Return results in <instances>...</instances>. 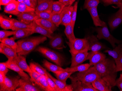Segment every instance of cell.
<instances>
[{
	"label": "cell",
	"mask_w": 122,
	"mask_h": 91,
	"mask_svg": "<svg viewBox=\"0 0 122 91\" xmlns=\"http://www.w3.org/2000/svg\"><path fill=\"white\" fill-rule=\"evenodd\" d=\"M39 0H37V1H39Z\"/></svg>",
	"instance_id": "58"
},
{
	"label": "cell",
	"mask_w": 122,
	"mask_h": 91,
	"mask_svg": "<svg viewBox=\"0 0 122 91\" xmlns=\"http://www.w3.org/2000/svg\"><path fill=\"white\" fill-rule=\"evenodd\" d=\"M115 86L117 87L120 91H122V73H121L119 78L116 80Z\"/></svg>",
	"instance_id": "50"
},
{
	"label": "cell",
	"mask_w": 122,
	"mask_h": 91,
	"mask_svg": "<svg viewBox=\"0 0 122 91\" xmlns=\"http://www.w3.org/2000/svg\"><path fill=\"white\" fill-rule=\"evenodd\" d=\"M18 4L19 2L16 1V0H13L9 4L5 6L4 8V12L5 13L17 16L20 13L18 11Z\"/></svg>",
	"instance_id": "24"
},
{
	"label": "cell",
	"mask_w": 122,
	"mask_h": 91,
	"mask_svg": "<svg viewBox=\"0 0 122 91\" xmlns=\"http://www.w3.org/2000/svg\"><path fill=\"white\" fill-rule=\"evenodd\" d=\"M37 85L41 87L43 91H53L49 84L45 75L42 76L38 81Z\"/></svg>",
	"instance_id": "33"
},
{
	"label": "cell",
	"mask_w": 122,
	"mask_h": 91,
	"mask_svg": "<svg viewBox=\"0 0 122 91\" xmlns=\"http://www.w3.org/2000/svg\"><path fill=\"white\" fill-rule=\"evenodd\" d=\"M17 17L18 20L28 24L39 18L35 12L20 13L17 16Z\"/></svg>",
	"instance_id": "18"
},
{
	"label": "cell",
	"mask_w": 122,
	"mask_h": 91,
	"mask_svg": "<svg viewBox=\"0 0 122 91\" xmlns=\"http://www.w3.org/2000/svg\"><path fill=\"white\" fill-rule=\"evenodd\" d=\"M99 3V0H85L83 9H87L97 7Z\"/></svg>",
	"instance_id": "42"
},
{
	"label": "cell",
	"mask_w": 122,
	"mask_h": 91,
	"mask_svg": "<svg viewBox=\"0 0 122 91\" xmlns=\"http://www.w3.org/2000/svg\"><path fill=\"white\" fill-rule=\"evenodd\" d=\"M31 24L32 26V28L35 31V33L40 34L50 39L52 37V34H53L38 25L36 22L35 21H34L31 22Z\"/></svg>",
	"instance_id": "25"
},
{
	"label": "cell",
	"mask_w": 122,
	"mask_h": 91,
	"mask_svg": "<svg viewBox=\"0 0 122 91\" xmlns=\"http://www.w3.org/2000/svg\"><path fill=\"white\" fill-rule=\"evenodd\" d=\"M93 87L98 91H112V88L110 87L105 80L101 77L92 83Z\"/></svg>",
	"instance_id": "21"
},
{
	"label": "cell",
	"mask_w": 122,
	"mask_h": 91,
	"mask_svg": "<svg viewBox=\"0 0 122 91\" xmlns=\"http://www.w3.org/2000/svg\"><path fill=\"white\" fill-rule=\"evenodd\" d=\"M47 40V37L45 36L32 37L19 40L17 42V47L16 52L18 55L26 56L41 43Z\"/></svg>",
	"instance_id": "2"
},
{
	"label": "cell",
	"mask_w": 122,
	"mask_h": 91,
	"mask_svg": "<svg viewBox=\"0 0 122 91\" xmlns=\"http://www.w3.org/2000/svg\"><path fill=\"white\" fill-rule=\"evenodd\" d=\"M77 6H78V2L75 3L74 5V10L72 13V17H71V24L72 27L74 29L76 18L77 13Z\"/></svg>",
	"instance_id": "44"
},
{
	"label": "cell",
	"mask_w": 122,
	"mask_h": 91,
	"mask_svg": "<svg viewBox=\"0 0 122 91\" xmlns=\"http://www.w3.org/2000/svg\"><path fill=\"white\" fill-rule=\"evenodd\" d=\"M74 6H66L61 12L62 17V22L61 25L64 26L71 24L72 13L74 10Z\"/></svg>",
	"instance_id": "12"
},
{
	"label": "cell",
	"mask_w": 122,
	"mask_h": 91,
	"mask_svg": "<svg viewBox=\"0 0 122 91\" xmlns=\"http://www.w3.org/2000/svg\"><path fill=\"white\" fill-rule=\"evenodd\" d=\"M87 9L91 15L94 24L96 26L102 27L104 26L106 23L101 20L99 18L98 14L97 7L89 8Z\"/></svg>",
	"instance_id": "22"
},
{
	"label": "cell",
	"mask_w": 122,
	"mask_h": 91,
	"mask_svg": "<svg viewBox=\"0 0 122 91\" xmlns=\"http://www.w3.org/2000/svg\"><path fill=\"white\" fill-rule=\"evenodd\" d=\"M91 66L88 63L81 64L76 66L73 67L66 68L65 69V71L68 72H71L73 73L76 72H82L85 71L88 69Z\"/></svg>",
	"instance_id": "32"
},
{
	"label": "cell",
	"mask_w": 122,
	"mask_h": 91,
	"mask_svg": "<svg viewBox=\"0 0 122 91\" xmlns=\"http://www.w3.org/2000/svg\"><path fill=\"white\" fill-rule=\"evenodd\" d=\"M23 2L27 6L35 9L37 5V0H24Z\"/></svg>",
	"instance_id": "48"
},
{
	"label": "cell",
	"mask_w": 122,
	"mask_h": 91,
	"mask_svg": "<svg viewBox=\"0 0 122 91\" xmlns=\"http://www.w3.org/2000/svg\"><path fill=\"white\" fill-rule=\"evenodd\" d=\"M13 61L23 71L27 72L28 73H29L31 72L30 68L27 63L26 58L24 56L18 55L17 58Z\"/></svg>",
	"instance_id": "26"
},
{
	"label": "cell",
	"mask_w": 122,
	"mask_h": 91,
	"mask_svg": "<svg viewBox=\"0 0 122 91\" xmlns=\"http://www.w3.org/2000/svg\"><path fill=\"white\" fill-rule=\"evenodd\" d=\"M96 30L97 32V37L98 39H105L107 41L113 48L116 46V44H118L122 43V41L116 39L110 34L106 23L103 26L96 28Z\"/></svg>",
	"instance_id": "6"
},
{
	"label": "cell",
	"mask_w": 122,
	"mask_h": 91,
	"mask_svg": "<svg viewBox=\"0 0 122 91\" xmlns=\"http://www.w3.org/2000/svg\"><path fill=\"white\" fill-rule=\"evenodd\" d=\"M36 51L59 66L61 67L63 65L64 58L58 52L43 47H38Z\"/></svg>",
	"instance_id": "3"
},
{
	"label": "cell",
	"mask_w": 122,
	"mask_h": 91,
	"mask_svg": "<svg viewBox=\"0 0 122 91\" xmlns=\"http://www.w3.org/2000/svg\"><path fill=\"white\" fill-rule=\"evenodd\" d=\"M50 20L58 27L62 22V17L61 13H52Z\"/></svg>",
	"instance_id": "39"
},
{
	"label": "cell",
	"mask_w": 122,
	"mask_h": 91,
	"mask_svg": "<svg viewBox=\"0 0 122 91\" xmlns=\"http://www.w3.org/2000/svg\"><path fill=\"white\" fill-rule=\"evenodd\" d=\"M30 69L31 72L29 73L30 78V80L37 85L40 77L43 75H41L32 68H30Z\"/></svg>",
	"instance_id": "41"
},
{
	"label": "cell",
	"mask_w": 122,
	"mask_h": 91,
	"mask_svg": "<svg viewBox=\"0 0 122 91\" xmlns=\"http://www.w3.org/2000/svg\"><path fill=\"white\" fill-rule=\"evenodd\" d=\"M104 52L107 53L109 55L113 58L114 60H115L120 56H122V44H118L112 50L106 49Z\"/></svg>",
	"instance_id": "27"
},
{
	"label": "cell",
	"mask_w": 122,
	"mask_h": 91,
	"mask_svg": "<svg viewBox=\"0 0 122 91\" xmlns=\"http://www.w3.org/2000/svg\"><path fill=\"white\" fill-rule=\"evenodd\" d=\"M116 5H117V7L119 8V9H120L122 10V2Z\"/></svg>",
	"instance_id": "55"
},
{
	"label": "cell",
	"mask_w": 122,
	"mask_h": 91,
	"mask_svg": "<svg viewBox=\"0 0 122 91\" xmlns=\"http://www.w3.org/2000/svg\"><path fill=\"white\" fill-rule=\"evenodd\" d=\"M88 54V51L77 53L76 54L71 53L72 58L70 67H74L81 64L82 63L87 60Z\"/></svg>",
	"instance_id": "14"
},
{
	"label": "cell",
	"mask_w": 122,
	"mask_h": 91,
	"mask_svg": "<svg viewBox=\"0 0 122 91\" xmlns=\"http://www.w3.org/2000/svg\"><path fill=\"white\" fill-rule=\"evenodd\" d=\"M13 0H0V6H6Z\"/></svg>",
	"instance_id": "53"
},
{
	"label": "cell",
	"mask_w": 122,
	"mask_h": 91,
	"mask_svg": "<svg viewBox=\"0 0 122 91\" xmlns=\"http://www.w3.org/2000/svg\"><path fill=\"white\" fill-rule=\"evenodd\" d=\"M59 2L63 3L66 6H69L70 0H59Z\"/></svg>",
	"instance_id": "54"
},
{
	"label": "cell",
	"mask_w": 122,
	"mask_h": 91,
	"mask_svg": "<svg viewBox=\"0 0 122 91\" xmlns=\"http://www.w3.org/2000/svg\"><path fill=\"white\" fill-rule=\"evenodd\" d=\"M89 44V51H100L103 49H109L108 48L99 42L96 36L92 35L87 37Z\"/></svg>",
	"instance_id": "10"
},
{
	"label": "cell",
	"mask_w": 122,
	"mask_h": 91,
	"mask_svg": "<svg viewBox=\"0 0 122 91\" xmlns=\"http://www.w3.org/2000/svg\"><path fill=\"white\" fill-rule=\"evenodd\" d=\"M0 47L3 49V54L5 55L9 61H14L17 58L18 55L16 50L13 49L6 45L1 43Z\"/></svg>",
	"instance_id": "17"
},
{
	"label": "cell",
	"mask_w": 122,
	"mask_h": 91,
	"mask_svg": "<svg viewBox=\"0 0 122 91\" xmlns=\"http://www.w3.org/2000/svg\"><path fill=\"white\" fill-rule=\"evenodd\" d=\"M0 26L4 30H12L13 22L9 17L0 15Z\"/></svg>",
	"instance_id": "30"
},
{
	"label": "cell",
	"mask_w": 122,
	"mask_h": 91,
	"mask_svg": "<svg viewBox=\"0 0 122 91\" xmlns=\"http://www.w3.org/2000/svg\"><path fill=\"white\" fill-rule=\"evenodd\" d=\"M74 77L82 82L90 83H92L100 77L94 66H91L85 71L79 72Z\"/></svg>",
	"instance_id": "5"
},
{
	"label": "cell",
	"mask_w": 122,
	"mask_h": 91,
	"mask_svg": "<svg viewBox=\"0 0 122 91\" xmlns=\"http://www.w3.org/2000/svg\"><path fill=\"white\" fill-rule=\"evenodd\" d=\"M116 64V72H122V56H120L117 59L114 60Z\"/></svg>",
	"instance_id": "47"
},
{
	"label": "cell",
	"mask_w": 122,
	"mask_h": 91,
	"mask_svg": "<svg viewBox=\"0 0 122 91\" xmlns=\"http://www.w3.org/2000/svg\"><path fill=\"white\" fill-rule=\"evenodd\" d=\"M20 76L14 77L5 76V82L2 87H0V91H15L19 86Z\"/></svg>",
	"instance_id": "8"
},
{
	"label": "cell",
	"mask_w": 122,
	"mask_h": 91,
	"mask_svg": "<svg viewBox=\"0 0 122 91\" xmlns=\"http://www.w3.org/2000/svg\"><path fill=\"white\" fill-rule=\"evenodd\" d=\"M122 23V10L120 9L110 18L108 24L111 30H113Z\"/></svg>",
	"instance_id": "13"
},
{
	"label": "cell",
	"mask_w": 122,
	"mask_h": 91,
	"mask_svg": "<svg viewBox=\"0 0 122 91\" xmlns=\"http://www.w3.org/2000/svg\"><path fill=\"white\" fill-rule=\"evenodd\" d=\"M5 63L7 67L9 69H11V70L19 74V76H20L21 78L26 80H30V78L29 77V76L26 73H25L24 71H23L13 61L8 60V61L5 62Z\"/></svg>",
	"instance_id": "15"
},
{
	"label": "cell",
	"mask_w": 122,
	"mask_h": 91,
	"mask_svg": "<svg viewBox=\"0 0 122 91\" xmlns=\"http://www.w3.org/2000/svg\"><path fill=\"white\" fill-rule=\"evenodd\" d=\"M113 60L106 58L94 66L100 77L105 80L112 88L115 87L117 73L116 71V64Z\"/></svg>",
	"instance_id": "1"
},
{
	"label": "cell",
	"mask_w": 122,
	"mask_h": 91,
	"mask_svg": "<svg viewBox=\"0 0 122 91\" xmlns=\"http://www.w3.org/2000/svg\"><path fill=\"white\" fill-rule=\"evenodd\" d=\"M71 82V85L73 91H98L94 88L92 83H87L76 79L75 77H70Z\"/></svg>",
	"instance_id": "7"
},
{
	"label": "cell",
	"mask_w": 122,
	"mask_h": 91,
	"mask_svg": "<svg viewBox=\"0 0 122 91\" xmlns=\"http://www.w3.org/2000/svg\"><path fill=\"white\" fill-rule=\"evenodd\" d=\"M19 87L16 90V91H41L43 90L38 86L32 82L30 80L20 79Z\"/></svg>",
	"instance_id": "9"
},
{
	"label": "cell",
	"mask_w": 122,
	"mask_h": 91,
	"mask_svg": "<svg viewBox=\"0 0 122 91\" xmlns=\"http://www.w3.org/2000/svg\"><path fill=\"white\" fill-rule=\"evenodd\" d=\"M35 13L39 18L50 20L52 14L51 11H44Z\"/></svg>",
	"instance_id": "43"
},
{
	"label": "cell",
	"mask_w": 122,
	"mask_h": 91,
	"mask_svg": "<svg viewBox=\"0 0 122 91\" xmlns=\"http://www.w3.org/2000/svg\"><path fill=\"white\" fill-rule=\"evenodd\" d=\"M70 48L71 53L76 54L89 51V44L87 38H76L72 42H66Z\"/></svg>",
	"instance_id": "4"
},
{
	"label": "cell",
	"mask_w": 122,
	"mask_h": 91,
	"mask_svg": "<svg viewBox=\"0 0 122 91\" xmlns=\"http://www.w3.org/2000/svg\"><path fill=\"white\" fill-rule=\"evenodd\" d=\"M15 31V34L13 35V37H11L15 40L17 39L25 38L35 33V31L32 28H23Z\"/></svg>",
	"instance_id": "23"
},
{
	"label": "cell",
	"mask_w": 122,
	"mask_h": 91,
	"mask_svg": "<svg viewBox=\"0 0 122 91\" xmlns=\"http://www.w3.org/2000/svg\"><path fill=\"white\" fill-rule=\"evenodd\" d=\"M5 76L6 75L5 74L0 72V87H2L4 84Z\"/></svg>",
	"instance_id": "52"
},
{
	"label": "cell",
	"mask_w": 122,
	"mask_h": 91,
	"mask_svg": "<svg viewBox=\"0 0 122 91\" xmlns=\"http://www.w3.org/2000/svg\"><path fill=\"white\" fill-rule=\"evenodd\" d=\"M75 0H70L69 6H72V5L75 2Z\"/></svg>",
	"instance_id": "56"
},
{
	"label": "cell",
	"mask_w": 122,
	"mask_h": 91,
	"mask_svg": "<svg viewBox=\"0 0 122 91\" xmlns=\"http://www.w3.org/2000/svg\"><path fill=\"white\" fill-rule=\"evenodd\" d=\"M106 58L107 56L103 53L99 51H91L88 52L87 60H89V64L91 66H94Z\"/></svg>",
	"instance_id": "11"
},
{
	"label": "cell",
	"mask_w": 122,
	"mask_h": 91,
	"mask_svg": "<svg viewBox=\"0 0 122 91\" xmlns=\"http://www.w3.org/2000/svg\"><path fill=\"white\" fill-rule=\"evenodd\" d=\"M35 21L38 25L49 30L52 34H53V32L56 30L57 28L56 25L50 20L38 18Z\"/></svg>",
	"instance_id": "19"
},
{
	"label": "cell",
	"mask_w": 122,
	"mask_h": 91,
	"mask_svg": "<svg viewBox=\"0 0 122 91\" xmlns=\"http://www.w3.org/2000/svg\"><path fill=\"white\" fill-rule=\"evenodd\" d=\"M73 72H68L66 71H58L55 73L57 79L64 83H66V81L68 78L71 76Z\"/></svg>",
	"instance_id": "34"
},
{
	"label": "cell",
	"mask_w": 122,
	"mask_h": 91,
	"mask_svg": "<svg viewBox=\"0 0 122 91\" xmlns=\"http://www.w3.org/2000/svg\"><path fill=\"white\" fill-rule=\"evenodd\" d=\"M65 26L64 32L66 36L69 40V42H72L74 41L76 38L74 34V29L72 27L71 24H68Z\"/></svg>",
	"instance_id": "35"
},
{
	"label": "cell",
	"mask_w": 122,
	"mask_h": 91,
	"mask_svg": "<svg viewBox=\"0 0 122 91\" xmlns=\"http://www.w3.org/2000/svg\"><path fill=\"white\" fill-rule=\"evenodd\" d=\"M49 44L52 48L55 49H61L66 48L64 44L63 37L60 35L53 36L50 40Z\"/></svg>",
	"instance_id": "20"
},
{
	"label": "cell",
	"mask_w": 122,
	"mask_h": 91,
	"mask_svg": "<svg viewBox=\"0 0 122 91\" xmlns=\"http://www.w3.org/2000/svg\"><path fill=\"white\" fill-rule=\"evenodd\" d=\"M53 0H40L38 1L37 5L35 9V12L41 11H52Z\"/></svg>",
	"instance_id": "16"
},
{
	"label": "cell",
	"mask_w": 122,
	"mask_h": 91,
	"mask_svg": "<svg viewBox=\"0 0 122 91\" xmlns=\"http://www.w3.org/2000/svg\"><path fill=\"white\" fill-rule=\"evenodd\" d=\"M47 74L56 83L57 87L59 88L61 91H73V88L71 85H68L66 83L63 82L55 78L52 76L50 74L47 72Z\"/></svg>",
	"instance_id": "28"
},
{
	"label": "cell",
	"mask_w": 122,
	"mask_h": 91,
	"mask_svg": "<svg viewBox=\"0 0 122 91\" xmlns=\"http://www.w3.org/2000/svg\"><path fill=\"white\" fill-rule=\"evenodd\" d=\"M1 43H3L5 44L7 46L10 47L13 49L16 50L17 47V42H15V40L13 39L11 37L9 38L8 37L4 39L1 40L0 41Z\"/></svg>",
	"instance_id": "40"
},
{
	"label": "cell",
	"mask_w": 122,
	"mask_h": 91,
	"mask_svg": "<svg viewBox=\"0 0 122 91\" xmlns=\"http://www.w3.org/2000/svg\"><path fill=\"white\" fill-rule=\"evenodd\" d=\"M105 6H108L110 5H117L122 2V0H101Z\"/></svg>",
	"instance_id": "49"
},
{
	"label": "cell",
	"mask_w": 122,
	"mask_h": 91,
	"mask_svg": "<svg viewBox=\"0 0 122 91\" xmlns=\"http://www.w3.org/2000/svg\"><path fill=\"white\" fill-rule=\"evenodd\" d=\"M30 68L33 69L36 72L41 74V75H46L47 72L45 69L37 63L31 62L30 64Z\"/></svg>",
	"instance_id": "36"
},
{
	"label": "cell",
	"mask_w": 122,
	"mask_h": 91,
	"mask_svg": "<svg viewBox=\"0 0 122 91\" xmlns=\"http://www.w3.org/2000/svg\"><path fill=\"white\" fill-rule=\"evenodd\" d=\"M66 5L59 1H54L52 5V13H61Z\"/></svg>",
	"instance_id": "38"
},
{
	"label": "cell",
	"mask_w": 122,
	"mask_h": 91,
	"mask_svg": "<svg viewBox=\"0 0 122 91\" xmlns=\"http://www.w3.org/2000/svg\"><path fill=\"white\" fill-rule=\"evenodd\" d=\"M16 31H8L5 30L0 31V41L7 38L9 36L14 35L15 34Z\"/></svg>",
	"instance_id": "45"
},
{
	"label": "cell",
	"mask_w": 122,
	"mask_h": 91,
	"mask_svg": "<svg viewBox=\"0 0 122 91\" xmlns=\"http://www.w3.org/2000/svg\"><path fill=\"white\" fill-rule=\"evenodd\" d=\"M43 65L50 72L55 73L58 71H65V69L61 68L58 65L53 64L46 60H44L43 62Z\"/></svg>",
	"instance_id": "31"
},
{
	"label": "cell",
	"mask_w": 122,
	"mask_h": 91,
	"mask_svg": "<svg viewBox=\"0 0 122 91\" xmlns=\"http://www.w3.org/2000/svg\"><path fill=\"white\" fill-rule=\"evenodd\" d=\"M17 9L20 13L35 12V9L27 6L23 2L19 3Z\"/></svg>",
	"instance_id": "37"
},
{
	"label": "cell",
	"mask_w": 122,
	"mask_h": 91,
	"mask_svg": "<svg viewBox=\"0 0 122 91\" xmlns=\"http://www.w3.org/2000/svg\"><path fill=\"white\" fill-rule=\"evenodd\" d=\"M10 19L12 20L13 22V27L12 30L13 31H15L20 29L23 28H32V26L31 23L28 24L22 22L20 20H17L15 19L10 18Z\"/></svg>",
	"instance_id": "29"
},
{
	"label": "cell",
	"mask_w": 122,
	"mask_h": 91,
	"mask_svg": "<svg viewBox=\"0 0 122 91\" xmlns=\"http://www.w3.org/2000/svg\"><path fill=\"white\" fill-rule=\"evenodd\" d=\"M16 1L18 2H22L24 1V0H16Z\"/></svg>",
	"instance_id": "57"
},
{
	"label": "cell",
	"mask_w": 122,
	"mask_h": 91,
	"mask_svg": "<svg viewBox=\"0 0 122 91\" xmlns=\"http://www.w3.org/2000/svg\"><path fill=\"white\" fill-rule=\"evenodd\" d=\"M9 71V68L5 65V63L1 62L0 63V72L3 73L6 75Z\"/></svg>",
	"instance_id": "51"
},
{
	"label": "cell",
	"mask_w": 122,
	"mask_h": 91,
	"mask_svg": "<svg viewBox=\"0 0 122 91\" xmlns=\"http://www.w3.org/2000/svg\"><path fill=\"white\" fill-rule=\"evenodd\" d=\"M45 76L49 84L51 87L53 89V91H61L59 88L57 87L56 83H55L53 80L48 75L47 73Z\"/></svg>",
	"instance_id": "46"
}]
</instances>
